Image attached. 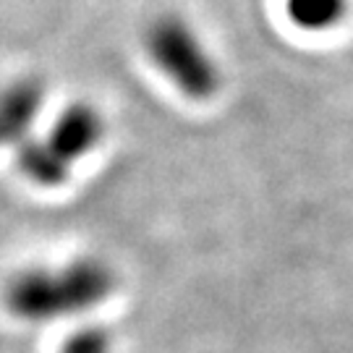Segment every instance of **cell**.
<instances>
[{
	"instance_id": "obj_1",
	"label": "cell",
	"mask_w": 353,
	"mask_h": 353,
	"mask_svg": "<svg viewBox=\"0 0 353 353\" xmlns=\"http://www.w3.org/2000/svg\"><path fill=\"white\" fill-rule=\"evenodd\" d=\"M118 288V275L97 256H79L63 267H32L8 280L6 309L21 322H52L92 312Z\"/></svg>"
},
{
	"instance_id": "obj_2",
	"label": "cell",
	"mask_w": 353,
	"mask_h": 353,
	"mask_svg": "<svg viewBox=\"0 0 353 353\" xmlns=\"http://www.w3.org/2000/svg\"><path fill=\"white\" fill-rule=\"evenodd\" d=\"M147 52L152 63L160 68V74L183 97L204 102L217 94L220 65L183 19H157L147 32Z\"/></svg>"
},
{
	"instance_id": "obj_3",
	"label": "cell",
	"mask_w": 353,
	"mask_h": 353,
	"mask_svg": "<svg viewBox=\"0 0 353 353\" xmlns=\"http://www.w3.org/2000/svg\"><path fill=\"white\" fill-rule=\"evenodd\" d=\"M105 137V121L102 115L92 108V105H71L63 113L55 118V123L48 131V144L50 150L65 160L68 165H74L76 160L87 157L89 152L94 150Z\"/></svg>"
},
{
	"instance_id": "obj_4",
	"label": "cell",
	"mask_w": 353,
	"mask_h": 353,
	"mask_svg": "<svg viewBox=\"0 0 353 353\" xmlns=\"http://www.w3.org/2000/svg\"><path fill=\"white\" fill-rule=\"evenodd\" d=\"M42 87L34 79L13 81L0 89V144L24 141L42 108Z\"/></svg>"
},
{
	"instance_id": "obj_5",
	"label": "cell",
	"mask_w": 353,
	"mask_h": 353,
	"mask_svg": "<svg viewBox=\"0 0 353 353\" xmlns=\"http://www.w3.org/2000/svg\"><path fill=\"white\" fill-rule=\"evenodd\" d=\"M288 21L301 32L322 34L348 19L351 0H283Z\"/></svg>"
},
{
	"instance_id": "obj_6",
	"label": "cell",
	"mask_w": 353,
	"mask_h": 353,
	"mask_svg": "<svg viewBox=\"0 0 353 353\" xmlns=\"http://www.w3.org/2000/svg\"><path fill=\"white\" fill-rule=\"evenodd\" d=\"M19 168L32 183L39 186H61L68 181L71 165L61 160L55 152L50 150V144L42 139H29L19 141Z\"/></svg>"
},
{
	"instance_id": "obj_7",
	"label": "cell",
	"mask_w": 353,
	"mask_h": 353,
	"mask_svg": "<svg viewBox=\"0 0 353 353\" xmlns=\"http://www.w3.org/2000/svg\"><path fill=\"white\" fill-rule=\"evenodd\" d=\"M61 353H113V335L105 327H81L63 343Z\"/></svg>"
}]
</instances>
